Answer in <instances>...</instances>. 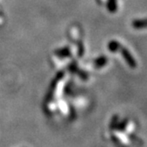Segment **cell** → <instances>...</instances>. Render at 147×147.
<instances>
[{
  "label": "cell",
  "mask_w": 147,
  "mask_h": 147,
  "mask_svg": "<svg viewBox=\"0 0 147 147\" xmlns=\"http://www.w3.org/2000/svg\"><path fill=\"white\" fill-rule=\"evenodd\" d=\"M133 26L135 28H144L147 27V19L145 20H136L133 22Z\"/></svg>",
  "instance_id": "obj_3"
},
{
  "label": "cell",
  "mask_w": 147,
  "mask_h": 147,
  "mask_svg": "<svg viewBox=\"0 0 147 147\" xmlns=\"http://www.w3.org/2000/svg\"><path fill=\"white\" fill-rule=\"evenodd\" d=\"M122 53L124 55V58L125 59L127 60V62L129 63V65H130L132 67H136V63H135V60L133 59V58L131 57V55L129 53V51L127 50L123 49L122 50Z\"/></svg>",
  "instance_id": "obj_2"
},
{
  "label": "cell",
  "mask_w": 147,
  "mask_h": 147,
  "mask_svg": "<svg viewBox=\"0 0 147 147\" xmlns=\"http://www.w3.org/2000/svg\"><path fill=\"white\" fill-rule=\"evenodd\" d=\"M119 47V44L117 43V42H114V41H112L111 43L109 44V48L112 51H117Z\"/></svg>",
  "instance_id": "obj_4"
},
{
  "label": "cell",
  "mask_w": 147,
  "mask_h": 147,
  "mask_svg": "<svg viewBox=\"0 0 147 147\" xmlns=\"http://www.w3.org/2000/svg\"><path fill=\"white\" fill-rule=\"evenodd\" d=\"M118 6L119 5L117 0H107V8L111 13L116 12Z\"/></svg>",
  "instance_id": "obj_1"
}]
</instances>
